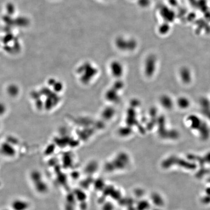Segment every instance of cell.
Wrapping results in <instances>:
<instances>
[{
  "label": "cell",
  "mask_w": 210,
  "mask_h": 210,
  "mask_svg": "<svg viewBox=\"0 0 210 210\" xmlns=\"http://www.w3.org/2000/svg\"><path fill=\"white\" fill-rule=\"evenodd\" d=\"M31 182L34 189L39 194H45L48 190V186L44 180L43 177L40 172L34 170L30 174Z\"/></svg>",
  "instance_id": "1"
},
{
  "label": "cell",
  "mask_w": 210,
  "mask_h": 210,
  "mask_svg": "<svg viewBox=\"0 0 210 210\" xmlns=\"http://www.w3.org/2000/svg\"><path fill=\"white\" fill-rule=\"evenodd\" d=\"M137 43L135 39L125 36H119L115 40L116 45L121 50H133L137 46Z\"/></svg>",
  "instance_id": "2"
},
{
  "label": "cell",
  "mask_w": 210,
  "mask_h": 210,
  "mask_svg": "<svg viewBox=\"0 0 210 210\" xmlns=\"http://www.w3.org/2000/svg\"><path fill=\"white\" fill-rule=\"evenodd\" d=\"M10 208L12 210H29L30 208V204L26 199L16 198L11 202Z\"/></svg>",
  "instance_id": "3"
},
{
  "label": "cell",
  "mask_w": 210,
  "mask_h": 210,
  "mask_svg": "<svg viewBox=\"0 0 210 210\" xmlns=\"http://www.w3.org/2000/svg\"><path fill=\"white\" fill-rule=\"evenodd\" d=\"M11 210V208H5V209H3V210Z\"/></svg>",
  "instance_id": "4"
},
{
  "label": "cell",
  "mask_w": 210,
  "mask_h": 210,
  "mask_svg": "<svg viewBox=\"0 0 210 210\" xmlns=\"http://www.w3.org/2000/svg\"><path fill=\"white\" fill-rule=\"evenodd\" d=\"M104 1H105V0H104Z\"/></svg>",
  "instance_id": "5"
}]
</instances>
